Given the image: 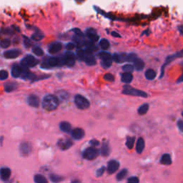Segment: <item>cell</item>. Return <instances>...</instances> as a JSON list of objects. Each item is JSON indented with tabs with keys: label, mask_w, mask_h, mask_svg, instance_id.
<instances>
[{
	"label": "cell",
	"mask_w": 183,
	"mask_h": 183,
	"mask_svg": "<svg viewBox=\"0 0 183 183\" xmlns=\"http://www.w3.org/2000/svg\"><path fill=\"white\" fill-rule=\"evenodd\" d=\"M43 109L47 111H54L59 106V100L57 97L53 95H47L44 97L42 103Z\"/></svg>",
	"instance_id": "cell-1"
},
{
	"label": "cell",
	"mask_w": 183,
	"mask_h": 183,
	"mask_svg": "<svg viewBox=\"0 0 183 183\" xmlns=\"http://www.w3.org/2000/svg\"><path fill=\"white\" fill-rule=\"evenodd\" d=\"M123 93L124 95H132V96H136V97H147L148 95L145 92L135 88H133L131 86L125 85L123 87Z\"/></svg>",
	"instance_id": "cell-2"
},
{
	"label": "cell",
	"mask_w": 183,
	"mask_h": 183,
	"mask_svg": "<svg viewBox=\"0 0 183 183\" xmlns=\"http://www.w3.org/2000/svg\"><path fill=\"white\" fill-rule=\"evenodd\" d=\"M74 103L80 110H86L90 106L89 101L81 95H77L74 97Z\"/></svg>",
	"instance_id": "cell-3"
},
{
	"label": "cell",
	"mask_w": 183,
	"mask_h": 183,
	"mask_svg": "<svg viewBox=\"0 0 183 183\" xmlns=\"http://www.w3.org/2000/svg\"><path fill=\"white\" fill-rule=\"evenodd\" d=\"M39 60L32 55H26L21 61V64L23 67L31 68L37 66L39 64Z\"/></svg>",
	"instance_id": "cell-4"
},
{
	"label": "cell",
	"mask_w": 183,
	"mask_h": 183,
	"mask_svg": "<svg viewBox=\"0 0 183 183\" xmlns=\"http://www.w3.org/2000/svg\"><path fill=\"white\" fill-rule=\"evenodd\" d=\"M101 60V65L104 69L110 67L112 64V57L107 52H101L99 55Z\"/></svg>",
	"instance_id": "cell-5"
},
{
	"label": "cell",
	"mask_w": 183,
	"mask_h": 183,
	"mask_svg": "<svg viewBox=\"0 0 183 183\" xmlns=\"http://www.w3.org/2000/svg\"><path fill=\"white\" fill-rule=\"evenodd\" d=\"M99 155V150H97L95 147H92L86 149L83 152V157L88 160H95Z\"/></svg>",
	"instance_id": "cell-6"
},
{
	"label": "cell",
	"mask_w": 183,
	"mask_h": 183,
	"mask_svg": "<svg viewBox=\"0 0 183 183\" xmlns=\"http://www.w3.org/2000/svg\"><path fill=\"white\" fill-rule=\"evenodd\" d=\"M64 64V61L63 57L62 58H60V57H50L49 58V60H47V65L49 66V67H57L58 65H63Z\"/></svg>",
	"instance_id": "cell-7"
},
{
	"label": "cell",
	"mask_w": 183,
	"mask_h": 183,
	"mask_svg": "<svg viewBox=\"0 0 183 183\" xmlns=\"http://www.w3.org/2000/svg\"><path fill=\"white\" fill-rule=\"evenodd\" d=\"M64 61V64L68 67H72L75 64V56L72 51H67L63 57Z\"/></svg>",
	"instance_id": "cell-8"
},
{
	"label": "cell",
	"mask_w": 183,
	"mask_h": 183,
	"mask_svg": "<svg viewBox=\"0 0 183 183\" xmlns=\"http://www.w3.org/2000/svg\"><path fill=\"white\" fill-rule=\"evenodd\" d=\"M73 145V142L70 139H61L57 142V146L62 150H67Z\"/></svg>",
	"instance_id": "cell-9"
},
{
	"label": "cell",
	"mask_w": 183,
	"mask_h": 183,
	"mask_svg": "<svg viewBox=\"0 0 183 183\" xmlns=\"http://www.w3.org/2000/svg\"><path fill=\"white\" fill-rule=\"evenodd\" d=\"M32 150V144L29 142H22L20 144V151L23 156H28Z\"/></svg>",
	"instance_id": "cell-10"
},
{
	"label": "cell",
	"mask_w": 183,
	"mask_h": 183,
	"mask_svg": "<svg viewBox=\"0 0 183 183\" xmlns=\"http://www.w3.org/2000/svg\"><path fill=\"white\" fill-rule=\"evenodd\" d=\"M119 167V162L115 160H112L107 163V172L108 174L112 175L117 171V169Z\"/></svg>",
	"instance_id": "cell-11"
},
{
	"label": "cell",
	"mask_w": 183,
	"mask_h": 183,
	"mask_svg": "<svg viewBox=\"0 0 183 183\" xmlns=\"http://www.w3.org/2000/svg\"><path fill=\"white\" fill-rule=\"evenodd\" d=\"M22 53V51L18 49H10V50H7L4 52V56L7 59H14L18 57Z\"/></svg>",
	"instance_id": "cell-12"
},
{
	"label": "cell",
	"mask_w": 183,
	"mask_h": 183,
	"mask_svg": "<svg viewBox=\"0 0 183 183\" xmlns=\"http://www.w3.org/2000/svg\"><path fill=\"white\" fill-rule=\"evenodd\" d=\"M85 61L86 64H88L89 66L95 65L96 64V60H95V57L93 56L92 51L89 50V49H86L85 50Z\"/></svg>",
	"instance_id": "cell-13"
},
{
	"label": "cell",
	"mask_w": 183,
	"mask_h": 183,
	"mask_svg": "<svg viewBox=\"0 0 183 183\" xmlns=\"http://www.w3.org/2000/svg\"><path fill=\"white\" fill-rule=\"evenodd\" d=\"M27 103L29 106L38 107L39 106V99L37 95H31L27 97Z\"/></svg>",
	"instance_id": "cell-14"
},
{
	"label": "cell",
	"mask_w": 183,
	"mask_h": 183,
	"mask_svg": "<svg viewBox=\"0 0 183 183\" xmlns=\"http://www.w3.org/2000/svg\"><path fill=\"white\" fill-rule=\"evenodd\" d=\"M86 34H87V37L89 38V40L93 42H97V40L99 39V35L97 34V32L94 29L92 28H89L86 30Z\"/></svg>",
	"instance_id": "cell-15"
},
{
	"label": "cell",
	"mask_w": 183,
	"mask_h": 183,
	"mask_svg": "<svg viewBox=\"0 0 183 183\" xmlns=\"http://www.w3.org/2000/svg\"><path fill=\"white\" fill-rule=\"evenodd\" d=\"M62 48V44L59 42H56L51 43L50 46L49 47V52L51 54H57V52H59L61 49Z\"/></svg>",
	"instance_id": "cell-16"
},
{
	"label": "cell",
	"mask_w": 183,
	"mask_h": 183,
	"mask_svg": "<svg viewBox=\"0 0 183 183\" xmlns=\"http://www.w3.org/2000/svg\"><path fill=\"white\" fill-rule=\"evenodd\" d=\"M72 136L74 140H82L85 136V131L81 128H76L72 131Z\"/></svg>",
	"instance_id": "cell-17"
},
{
	"label": "cell",
	"mask_w": 183,
	"mask_h": 183,
	"mask_svg": "<svg viewBox=\"0 0 183 183\" xmlns=\"http://www.w3.org/2000/svg\"><path fill=\"white\" fill-rule=\"evenodd\" d=\"M23 71H24V68L23 67L20 66H14L11 68V76L14 78H19L20 77H22Z\"/></svg>",
	"instance_id": "cell-18"
},
{
	"label": "cell",
	"mask_w": 183,
	"mask_h": 183,
	"mask_svg": "<svg viewBox=\"0 0 183 183\" xmlns=\"http://www.w3.org/2000/svg\"><path fill=\"white\" fill-rule=\"evenodd\" d=\"M1 173V179L3 181H7L9 180L11 175V170L8 167H2L0 171Z\"/></svg>",
	"instance_id": "cell-19"
},
{
	"label": "cell",
	"mask_w": 183,
	"mask_h": 183,
	"mask_svg": "<svg viewBox=\"0 0 183 183\" xmlns=\"http://www.w3.org/2000/svg\"><path fill=\"white\" fill-rule=\"evenodd\" d=\"M144 146H145L144 140H143V138H142V137H140V138L137 140V144H136V151L137 153L138 154L142 153L144 149Z\"/></svg>",
	"instance_id": "cell-20"
},
{
	"label": "cell",
	"mask_w": 183,
	"mask_h": 183,
	"mask_svg": "<svg viewBox=\"0 0 183 183\" xmlns=\"http://www.w3.org/2000/svg\"><path fill=\"white\" fill-rule=\"evenodd\" d=\"M60 128L61 130L64 132L66 133H70L72 132V126L70 125V123H69L68 122H62L60 125Z\"/></svg>",
	"instance_id": "cell-21"
},
{
	"label": "cell",
	"mask_w": 183,
	"mask_h": 183,
	"mask_svg": "<svg viewBox=\"0 0 183 183\" xmlns=\"http://www.w3.org/2000/svg\"><path fill=\"white\" fill-rule=\"evenodd\" d=\"M133 63H134L135 69L137 70V71H141L144 67V62H143L142 60L138 58V57L135 60V62Z\"/></svg>",
	"instance_id": "cell-22"
},
{
	"label": "cell",
	"mask_w": 183,
	"mask_h": 183,
	"mask_svg": "<svg viewBox=\"0 0 183 183\" xmlns=\"http://www.w3.org/2000/svg\"><path fill=\"white\" fill-rule=\"evenodd\" d=\"M160 163L164 165H169L172 164V159L169 154H164L160 159Z\"/></svg>",
	"instance_id": "cell-23"
},
{
	"label": "cell",
	"mask_w": 183,
	"mask_h": 183,
	"mask_svg": "<svg viewBox=\"0 0 183 183\" xmlns=\"http://www.w3.org/2000/svg\"><path fill=\"white\" fill-rule=\"evenodd\" d=\"M122 82L125 83H130L133 79V76L132 73H129V72H124L122 74L121 77Z\"/></svg>",
	"instance_id": "cell-24"
},
{
	"label": "cell",
	"mask_w": 183,
	"mask_h": 183,
	"mask_svg": "<svg viewBox=\"0 0 183 183\" xmlns=\"http://www.w3.org/2000/svg\"><path fill=\"white\" fill-rule=\"evenodd\" d=\"M144 75H145L147 79L153 80L155 79L156 76H157V73H156V72L154 71V70H152V69H148V70H146Z\"/></svg>",
	"instance_id": "cell-25"
},
{
	"label": "cell",
	"mask_w": 183,
	"mask_h": 183,
	"mask_svg": "<svg viewBox=\"0 0 183 183\" xmlns=\"http://www.w3.org/2000/svg\"><path fill=\"white\" fill-rule=\"evenodd\" d=\"M110 154V147L107 143L104 142L102 144V148H101V154L104 157H107Z\"/></svg>",
	"instance_id": "cell-26"
},
{
	"label": "cell",
	"mask_w": 183,
	"mask_h": 183,
	"mask_svg": "<svg viewBox=\"0 0 183 183\" xmlns=\"http://www.w3.org/2000/svg\"><path fill=\"white\" fill-rule=\"evenodd\" d=\"M17 87V85L15 82H8L5 85V90L7 92H11L14 91Z\"/></svg>",
	"instance_id": "cell-27"
},
{
	"label": "cell",
	"mask_w": 183,
	"mask_h": 183,
	"mask_svg": "<svg viewBox=\"0 0 183 183\" xmlns=\"http://www.w3.org/2000/svg\"><path fill=\"white\" fill-rule=\"evenodd\" d=\"M34 181L35 183H48L45 176L42 175H35L34 176Z\"/></svg>",
	"instance_id": "cell-28"
},
{
	"label": "cell",
	"mask_w": 183,
	"mask_h": 183,
	"mask_svg": "<svg viewBox=\"0 0 183 183\" xmlns=\"http://www.w3.org/2000/svg\"><path fill=\"white\" fill-rule=\"evenodd\" d=\"M148 110H149V104L147 103H145V104H142V105L138 108L137 112H138L139 114H140V115H144V114H145L147 112Z\"/></svg>",
	"instance_id": "cell-29"
},
{
	"label": "cell",
	"mask_w": 183,
	"mask_h": 183,
	"mask_svg": "<svg viewBox=\"0 0 183 183\" xmlns=\"http://www.w3.org/2000/svg\"><path fill=\"white\" fill-rule=\"evenodd\" d=\"M45 37L44 34L41 31H37L32 35V39L34 41H40Z\"/></svg>",
	"instance_id": "cell-30"
},
{
	"label": "cell",
	"mask_w": 183,
	"mask_h": 183,
	"mask_svg": "<svg viewBox=\"0 0 183 183\" xmlns=\"http://www.w3.org/2000/svg\"><path fill=\"white\" fill-rule=\"evenodd\" d=\"M49 177H50V180L51 182L54 183H59L62 182V181L64 180V177H63L55 174H51L49 175Z\"/></svg>",
	"instance_id": "cell-31"
},
{
	"label": "cell",
	"mask_w": 183,
	"mask_h": 183,
	"mask_svg": "<svg viewBox=\"0 0 183 183\" xmlns=\"http://www.w3.org/2000/svg\"><path fill=\"white\" fill-rule=\"evenodd\" d=\"M135 141V137H128L127 138V141H126V146H127L129 150H131V149H132L133 146H134Z\"/></svg>",
	"instance_id": "cell-32"
},
{
	"label": "cell",
	"mask_w": 183,
	"mask_h": 183,
	"mask_svg": "<svg viewBox=\"0 0 183 183\" xmlns=\"http://www.w3.org/2000/svg\"><path fill=\"white\" fill-rule=\"evenodd\" d=\"M127 172H128L127 169H122V170L120 171L117 175V180H119V181L124 180V179H125V177L127 176Z\"/></svg>",
	"instance_id": "cell-33"
},
{
	"label": "cell",
	"mask_w": 183,
	"mask_h": 183,
	"mask_svg": "<svg viewBox=\"0 0 183 183\" xmlns=\"http://www.w3.org/2000/svg\"><path fill=\"white\" fill-rule=\"evenodd\" d=\"M76 55L80 60H85V51L83 50L82 49L79 48L76 51Z\"/></svg>",
	"instance_id": "cell-34"
},
{
	"label": "cell",
	"mask_w": 183,
	"mask_h": 183,
	"mask_svg": "<svg viewBox=\"0 0 183 183\" xmlns=\"http://www.w3.org/2000/svg\"><path fill=\"white\" fill-rule=\"evenodd\" d=\"M100 45L101 48H102V49H104V50H106V49H107L109 47H110V42H109V41L107 39H103L100 41Z\"/></svg>",
	"instance_id": "cell-35"
},
{
	"label": "cell",
	"mask_w": 183,
	"mask_h": 183,
	"mask_svg": "<svg viewBox=\"0 0 183 183\" xmlns=\"http://www.w3.org/2000/svg\"><path fill=\"white\" fill-rule=\"evenodd\" d=\"M123 70L124 72L132 73L133 72V70H135V67L132 65V64H126V65L123 67Z\"/></svg>",
	"instance_id": "cell-36"
},
{
	"label": "cell",
	"mask_w": 183,
	"mask_h": 183,
	"mask_svg": "<svg viewBox=\"0 0 183 183\" xmlns=\"http://www.w3.org/2000/svg\"><path fill=\"white\" fill-rule=\"evenodd\" d=\"M11 41L8 39H4L1 41V47L4 49H7L10 46Z\"/></svg>",
	"instance_id": "cell-37"
},
{
	"label": "cell",
	"mask_w": 183,
	"mask_h": 183,
	"mask_svg": "<svg viewBox=\"0 0 183 183\" xmlns=\"http://www.w3.org/2000/svg\"><path fill=\"white\" fill-rule=\"evenodd\" d=\"M32 52L34 53V54L37 55V56H42L44 54V51L42 50V49H41L40 47H35L32 49Z\"/></svg>",
	"instance_id": "cell-38"
},
{
	"label": "cell",
	"mask_w": 183,
	"mask_h": 183,
	"mask_svg": "<svg viewBox=\"0 0 183 183\" xmlns=\"http://www.w3.org/2000/svg\"><path fill=\"white\" fill-rule=\"evenodd\" d=\"M87 49H89V50L90 51H95L96 50V46L95 45V44L93 42H88L87 44Z\"/></svg>",
	"instance_id": "cell-39"
},
{
	"label": "cell",
	"mask_w": 183,
	"mask_h": 183,
	"mask_svg": "<svg viewBox=\"0 0 183 183\" xmlns=\"http://www.w3.org/2000/svg\"><path fill=\"white\" fill-rule=\"evenodd\" d=\"M137 58V56L135 54H127V60L126 61H127V62H134L135 60H136Z\"/></svg>",
	"instance_id": "cell-40"
},
{
	"label": "cell",
	"mask_w": 183,
	"mask_h": 183,
	"mask_svg": "<svg viewBox=\"0 0 183 183\" xmlns=\"http://www.w3.org/2000/svg\"><path fill=\"white\" fill-rule=\"evenodd\" d=\"M104 79L108 82H114V77L113 76V74H112L110 73H107V74H105L104 75Z\"/></svg>",
	"instance_id": "cell-41"
},
{
	"label": "cell",
	"mask_w": 183,
	"mask_h": 183,
	"mask_svg": "<svg viewBox=\"0 0 183 183\" xmlns=\"http://www.w3.org/2000/svg\"><path fill=\"white\" fill-rule=\"evenodd\" d=\"M8 72L6 71V70H2L1 72H0V79H1L2 81L5 80L8 77Z\"/></svg>",
	"instance_id": "cell-42"
},
{
	"label": "cell",
	"mask_w": 183,
	"mask_h": 183,
	"mask_svg": "<svg viewBox=\"0 0 183 183\" xmlns=\"http://www.w3.org/2000/svg\"><path fill=\"white\" fill-rule=\"evenodd\" d=\"M73 31H74V33H75L76 35L78 36V37H82V38L85 37V34H84L83 32H82L81 30L79 29H77V28L74 29Z\"/></svg>",
	"instance_id": "cell-43"
},
{
	"label": "cell",
	"mask_w": 183,
	"mask_h": 183,
	"mask_svg": "<svg viewBox=\"0 0 183 183\" xmlns=\"http://www.w3.org/2000/svg\"><path fill=\"white\" fill-rule=\"evenodd\" d=\"M127 183H140V180L137 177H132L128 179Z\"/></svg>",
	"instance_id": "cell-44"
},
{
	"label": "cell",
	"mask_w": 183,
	"mask_h": 183,
	"mask_svg": "<svg viewBox=\"0 0 183 183\" xmlns=\"http://www.w3.org/2000/svg\"><path fill=\"white\" fill-rule=\"evenodd\" d=\"M112 60L117 63H121V60H120V55L118 54H114L112 56Z\"/></svg>",
	"instance_id": "cell-45"
},
{
	"label": "cell",
	"mask_w": 183,
	"mask_h": 183,
	"mask_svg": "<svg viewBox=\"0 0 183 183\" xmlns=\"http://www.w3.org/2000/svg\"><path fill=\"white\" fill-rule=\"evenodd\" d=\"M104 171H105V167H102L101 168L97 169V177L102 176Z\"/></svg>",
	"instance_id": "cell-46"
},
{
	"label": "cell",
	"mask_w": 183,
	"mask_h": 183,
	"mask_svg": "<svg viewBox=\"0 0 183 183\" xmlns=\"http://www.w3.org/2000/svg\"><path fill=\"white\" fill-rule=\"evenodd\" d=\"M76 45L74 43H68L67 45H66V48L68 49V50H71V49H73L74 47H75Z\"/></svg>",
	"instance_id": "cell-47"
},
{
	"label": "cell",
	"mask_w": 183,
	"mask_h": 183,
	"mask_svg": "<svg viewBox=\"0 0 183 183\" xmlns=\"http://www.w3.org/2000/svg\"><path fill=\"white\" fill-rule=\"evenodd\" d=\"M177 127L180 129V130L183 132V121L182 120H179L177 122Z\"/></svg>",
	"instance_id": "cell-48"
},
{
	"label": "cell",
	"mask_w": 183,
	"mask_h": 183,
	"mask_svg": "<svg viewBox=\"0 0 183 183\" xmlns=\"http://www.w3.org/2000/svg\"><path fill=\"white\" fill-rule=\"evenodd\" d=\"M90 144H92V146H97V145H99V144H100V142H99V141H97L95 140H93L90 141Z\"/></svg>",
	"instance_id": "cell-49"
},
{
	"label": "cell",
	"mask_w": 183,
	"mask_h": 183,
	"mask_svg": "<svg viewBox=\"0 0 183 183\" xmlns=\"http://www.w3.org/2000/svg\"><path fill=\"white\" fill-rule=\"evenodd\" d=\"M111 34H112V36H113V37H117V38L121 37V36H120V34H118L117 32H114V31L112 32Z\"/></svg>",
	"instance_id": "cell-50"
},
{
	"label": "cell",
	"mask_w": 183,
	"mask_h": 183,
	"mask_svg": "<svg viewBox=\"0 0 183 183\" xmlns=\"http://www.w3.org/2000/svg\"><path fill=\"white\" fill-rule=\"evenodd\" d=\"M177 83H181V82H183V72H182V75L180 76V77L178 79H177Z\"/></svg>",
	"instance_id": "cell-51"
},
{
	"label": "cell",
	"mask_w": 183,
	"mask_h": 183,
	"mask_svg": "<svg viewBox=\"0 0 183 183\" xmlns=\"http://www.w3.org/2000/svg\"><path fill=\"white\" fill-rule=\"evenodd\" d=\"M178 29H179V31H180V34H182V35H183V25H181L179 26Z\"/></svg>",
	"instance_id": "cell-52"
},
{
	"label": "cell",
	"mask_w": 183,
	"mask_h": 183,
	"mask_svg": "<svg viewBox=\"0 0 183 183\" xmlns=\"http://www.w3.org/2000/svg\"><path fill=\"white\" fill-rule=\"evenodd\" d=\"M71 183H81V182H80L79 180H74V181H72Z\"/></svg>",
	"instance_id": "cell-53"
},
{
	"label": "cell",
	"mask_w": 183,
	"mask_h": 183,
	"mask_svg": "<svg viewBox=\"0 0 183 183\" xmlns=\"http://www.w3.org/2000/svg\"><path fill=\"white\" fill-rule=\"evenodd\" d=\"M182 117H183V112H182Z\"/></svg>",
	"instance_id": "cell-54"
}]
</instances>
